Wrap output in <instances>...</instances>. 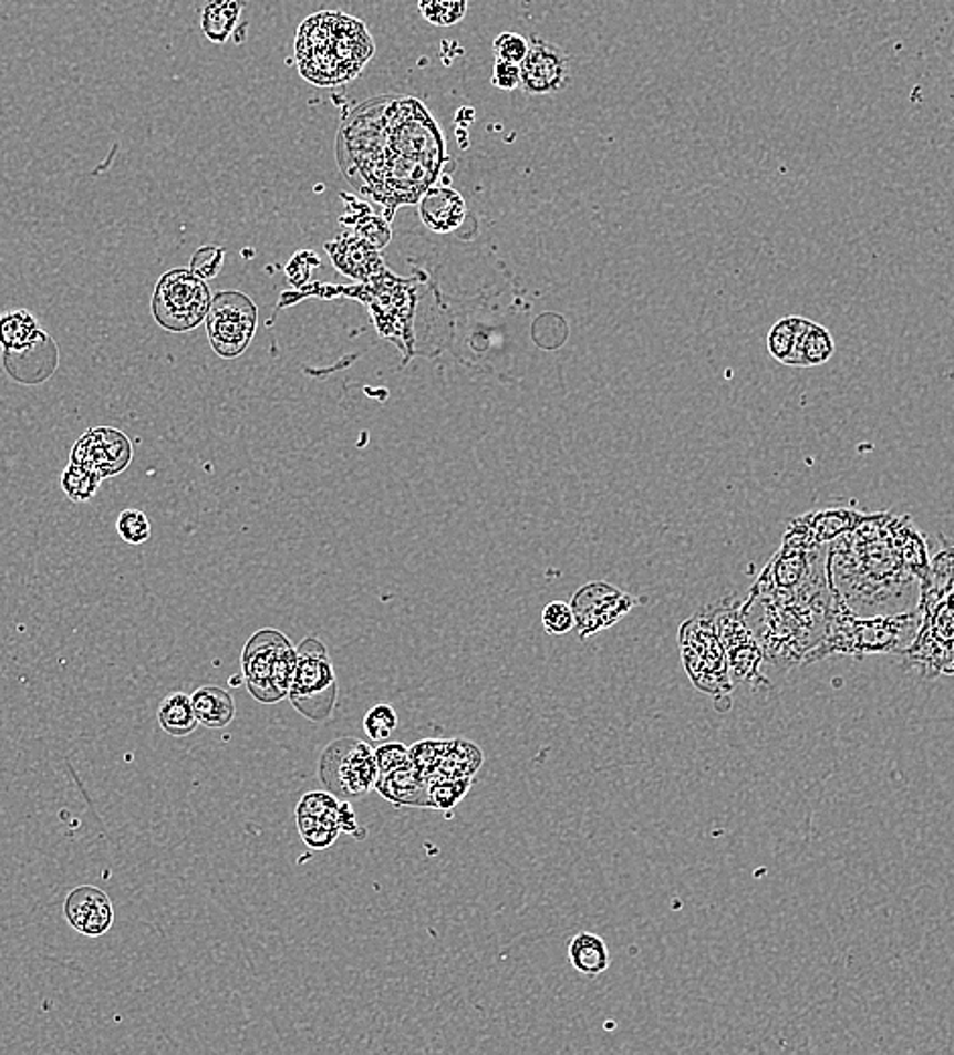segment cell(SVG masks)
Listing matches in <instances>:
<instances>
[{"instance_id": "cell-36", "label": "cell", "mask_w": 954, "mask_h": 1055, "mask_svg": "<svg viewBox=\"0 0 954 1055\" xmlns=\"http://www.w3.org/2000/svg\"><path fill=\"white\" fill-rule=\"evenodd\" d=\"M224 258H226V250L221 246H214V244L201 246L199 250H196V255L191 256L189 270L199 279H216L224 267Z\"/></svg>"}, {"instance_id": "cell-24", "label": "cell", "mask_w": 954, "mask_h": 1055, "mask_svg": "<svg viewBox=\"0 0 954 1055\" xmlns=\"http://www.w3.org/2000/svg\"><path fill=\"white\" fill-rule=\"evenodd\" d=\"M191 704L199 725L208 728L228 727L236 715L232 694L220 686H204L191 694Z\"/></svg>"}, {"instance_id": "cell-40", "label": "cell", "mask_w": 954, "mask_h": 1055, "mask_svg": "<svg viewBox=\"0 0 954 1055\" xmlns=\"http://www.w3.org/2000/svg\"><path fill=\"white\" fill-rule=\"evenodd\" d=\"M338 825H340V828H342V832H348V835H352V837L357 838V840L366 838V830H364V828H360V825H357V820H355L354 808H352V804H350L348 800L342 801V806H340V814H338Z\"/></svg>"}, {"instance_id": "cell-20", "label": "cell", "mask_w": 954, "mask_h": 1055, "mask_svg": "<svg viewBox=\"0 0 954 1055\" xmlns=\"http://www.w3.org/2000/svg\"><path fill=\"white\" fill-rule=\"evenodd\" d=\"M832 353H834V340H832L831 331L802 317L792 350L788 353L784 365L815 368V365L827 364Z\"/></svg>"}, {"instance_id": "cell-18", "label": "cell", "mask_w": 954, "mask_h": 1055, "mask_svg": "<svg viewBox=\"0 0 954 1055\" xmlns=\"http://www.w3.org/2000/svg\"><path fill=\"white\" fill-rule=\"evenodd\" d=\"M374 789L384 800L391 801L398 808H431L433 810L428 782L413 764L398 767L388 774H380Z\"/></svg>"}, {"instance_id": "cell-9", "label": "cell", "mask_w": 954, "mask_h": 1055, "mask_svg": "<svg viewBox=\"0 0 954 1055\" xmlns=\"http://www.w3.org/2000/svg\"><path fill=\"white\" fill-rule=\"evenodd\" d=\"M380 772L374 749L355 737L331 741L319 759V779L338 798H362L376 786Z\"/></svg>"}, {"instance_id": "cell-2", "label": "cell", "mask_w": 954, "mask_h": 1055, "mask_svg": "<svg viewBox=\"0 0 954 1055\" xmlns=\"http://www.w3.org/2000/svg\"><path fill=\"white\" fill-rule=\"evenodd\" d=\"M832 589L822 565L795 589L749 591L742 616L758 638L764 662L778 670L805 664L819 645L831 613Z\"/></svg>"}, {"instance_id": "cell-12", "label": "cell", "mask_w": 954, "mask_h": 1055, "mask_svg": "<svg viewBox=\"0 0 954 1055\" xmlns=\"http://www.w3.org/2000/svg\"><path fill=\"white\" fill-rule=\"evenodd\" d=\"M636 597L624 593L610 582H588L575 594L571 607L575 611V631L581 640L610 630L637 606Z\"/></svg>"}, {"instance_id": "cell-1", "label": "cell", "mask_w": 954, "mask_h": 1055, "mask_svg": "<svg viewBox=\"0 0 954 1055\" xmlns=\"http://www.w3.org/2000/svg\"><path fill=\"white\" fill-rule=\"evenodd\" d=\"M445 157L439 124L415 97L370 102L338 138L345 177L386 207L388 219L396 207L416 204L433 187Z\"/></svg>"}, {"instance_id": "cell-26", "label": "cell", "mask_w": 954, "mask_h": 1055, "mask_svg": "<svg viewBox=\"0 0 954 1055\" xmlns=\"http://www.w3.org/2000/svg\"><path fill=\"white\" fill-rule=\"evenodd\" d=\"M159 725L173 737H187L196 731L199 721L194 713L191 696L185 692H173L159 706Z\"/></svg>"}, {"instance_id": "cell-10", "label": "cell", "mask_w": 954, "mask_h": 1055, "mask_svg": "<svg viewBox=\"0 0 954 1055\" xmlns=\"http://www.w3.org/2000/svg\"><path fill=\"white\" fill-rule=\"evenodd\" d=\"M709 611L715 628L719 631L734 684L742 682L754 691L768 689L770 680L761 674L764 652L758 638L749 630L746 619L742 616V601L729 599L717 607H709Z\"/></svg>"}, {"instance_id": "cell-23", "label": "cell", "mask_w": 954, "mask_h": 1055, "mask_svg": "<svg viewBox=\"0 0 954 1055\" xmlns=\"http://www.w3.org/2000/svg\"><path fill=\"white\" fill-rule=\"evenodd\" d=\"M481 764H484V753L477 745L465 739H452L447 752L443 753L439 764L427 777L428 784L437 782V779L474 777Z\"/></svg>"}, {"instance_id": "cell-5", "label": "cell", "mask_w": 954, "mask_h": 1055, "mask_svg": "<svg viewBox=\"0 0 954 1055\" xmlns=\"http://www.w3.org/2000/svg\"><path fill=\"white\" fill-rule=\"evenodd\" d=\"M681 654L686 674L698 691L709 694L722 713L729 711L735 684L709 609L681 628Z\"/></svg>"}, {"instance_id": "cell-16", "label": "cell", "mask_w": 954, "mask_h": 1055, "mask_svg": "<svg viewBox=\"0 0 954 1055\" xmlns=\"http://www.w3.org/2000/svg\"><path fill=\"white\" fill-rule=\"evenodd\" d=\"M63 913L75 932L87 938L106 934L114 923V906L98 887H75L63 903Z\"/></svg>"}, {"instance_id": "cell-30", "label": "cell", "mask_w": 954, "mask_h": 1055, "mask_svg": "<svg viewBox=\"0 0 954 1055\" xmlns=\"http://www.w3.org/2000/svg\"><path fill=\"white\" fill-rule=\"evenodd\" d=\"M474 786V777H457V779H437L431 782V804L433 810H453L459 801L464 800L465 794Z\"/></svg>"}, {"instance_id": "cell-34", "label": "cell", "mask_w": 954, "mask_h": 1055, "mask_svg": "<svg viewBox=\"0 0 954 1055\" xmlns=\"http://www.w3.org/2000/svg\"><path fill=\"white\" fill-rule=\"evenodd\" d=\"M542 628L549 635H564L575 630V611L571 603L552 601L542 609Z\"/></svg>"}, {"instance_id": "cell-22", "label": "cell", "mask_w": 954, "mask_h": 1055, "mask_svg": "<svg viewBox=\"0 0 954 1055\" xmlns=\"http://www.w3.org/2000/svg\"><path fill=\"white\" fill-rule=\"evenodd\" d=\"M569 962L579 974L598 979L612 964L608 942L601 935L591 934V932L573 935L569 942Z\"/></svg>"}, {"instance_id": "cell-31", "label": "cell", "mask_w": 954, "mask_h": 1055, "mask_svg": "<svg viewBox=\"0 0 954 1055\" xmlns=\"http://www.w3.org/2000/svg\"><path fill=\"white\" fill-rule=\"evenodd\" d=\"M342 801L331 792H309L301 801L297 804V818H315V820H330L338 823Z\"/></svg>"}, {"instance_id": "cell-25", "label": "cell", "mask_w": 954, "mask_h": 1055, "mask_svg": "<svg viewBox=\"0 0 954 1055\" xmlns=\"http://www.w3.org/2000/svg\"><path fill=\"white\" fill-rule=\"evenodd\" d=\"M343 201L348 204V214L343 216L342 224H348L354 234L362 236L364 240H367L370 244H374L376 248H384L386 244L391 242L392 231L388 228V224L380 216H374L372 209L355 199L352 195L342 194Z\"/></svg>"}, {"instance_id": "cell-7", "label": "cell", "mask_w": 954, "mask_h": 1055, "mask_svg": "<svg viewBox=\"0 0 954 1055\" xmlns=\"http://www.w3.org/2000/svg\"><path fill=\"white\" fill-rule=\"evenodd\" d=\"M301 715L325 723L338 703V676L325 643L309 635L297 645V668L287 696Z\"/></svg>"}, {"instance_id": "cell-33", "label": "cell", "mask_w": 954, "mask_h": 1055, "mask_svg": "<svg viewBox=\"0 0 954 1055\" xmlns=\"http://www.w3.org/2000/svg\"><path fill=\"white\" fill-rule=\"evenodd\" d=\"M396 727H398V716L391 704H376L364 716V731L367 737L376 743L391 739Z\"/></svg>"}, {"instance_id": "cell-3", "label": "cell", "mask_w": 954, "mask_h": 1055, "mask_svg": "<svg viewBox=\"0 0 954 1055\" xmlns=\"http://www.w3.org/2000/svg\"><path fill=\"white\" fill-rule=\"evenodd\" d=\"M374 39L360 19L340 11H321L305 19L294 37L299 73L311 84H348L374 58Z\"/></svg>"}, {"instance_id": "cell-4", "label": "cell", "mask_w": 954, "mask_h": 1055, "mask_svg": "<svg viewBox=\"0 0 954 1055\" xmlns=\"http://www.w3.org/2000/svg\"><path fill=\"white\" fill-rule=\"evenodd\" d=\"M922 607L885 613L857 616L841 599L832 594L831 613L819 645L810 652L805 664H815L829 655L904 654L916 640L922 628Z\"/></svg>"}, {"instance_id": "cell-27", "label": "cell", "mask_w": 954, "mask_h": 1055, "mask_svg": "<svg viewBox=\"0 0 954 1055\" xmlns=\"http://www.w3.org/2000/svg\"><path fill=\"white\" fill-rule=\"evenodd\" d=\"M38 333V319L25 309H13L0 317V348L2 350L25 348Z\"/></svg>"}, {"instance_id": "cell-39", "label": "cell", "mask_w": 954, "mask_h": 1055, "mask_svg": "<svg viewBox=\"0 0 954 1055\" xmlns=\"http://www.w3.org/2000/svg\"><path fill=\"white\" fill-rule=\"evenodd\" d=\"M491 84L500 90H516L522 84V72H520V65L518 63H510V61L496 60L494 63V73H491Z\"/></svg>"}, {"instance_id": "cell-8", "label": "cell", "mask_w": 954, "mask_h": 1055, "mask_svg": "<svg viewBox=\"0 0 954 1055\" xmlns=\"http://www.w3.org/2000/svg\"><path fill=\"white\" fill-rule=\"evenodd\" d=\"M211 291L206 280L189 268H173L160 277L151 311L160 328L172 333H185L199 328L208 317Z\"/></svg>"}, {"instance_id": "cell-11", "label": "cell", "mask_w": 954, "mask_h": 1055, "mask_svg": "<svg viewBox=\"0 0 954 1055\" xmlns=\"http://www.w3.org/2000/svg\"><path fill=\"white\" fill-rule=\"evenodd\" d=\"M257 325V304L245 292L220 291L211 297L206 329L214 352L224 360H234L248 350Z\"/></svg>"}, {"instance_id": "cell-21", "label": "cell", "mask_w": 954, "mask_h": 1055, "mask_svg": "<svg viewBox=\"0 0 954 1055\" xmlns=\"http://www.w3.org/2000/svg\"><path fill=\"white\" fill-rule=\"evenodd\" d=\"M246 4L248 0H206L199 17L206 39L218 45L232 39L234 33L246 27L242 24Z\"/></svg>"}, {"instance_id": "cell-17", "label": "cell", "mask_w": 954, "mask_h": 1055, "mask_svg": "<svg viewBox=\"0 0 954 1055\" xmlns=\"http://www.w3.org/2000/svg\"><path fill=\"white\" fill-rule=\"evenodd\" d=\"M325 250L330 252L333 265L352 279L374 280L388 270L382 262L380 248L354 231H345L333 242L325 244Z\"/></svg>"}, {"instance_id": "cell-15", "label": "cell", "mask_w": 954, "mask_h": 1055, "mask_svg": "<svg viewBox=\"0 0 954 1055\" xmlns=\"http://www.w3.org/2000/svg\"><path fill=\"white\" fill-rule=\"evenodd\" d=\"M2 365L14 382L39 386L48 382L60 365V348L50 333L39 329L38 335L19 350H2Z\"/></svg>"}, {"instance_id": "cell-28", "label": "cell", "mask_w": 954, "mask_h": 1055, "mask_svg": "<svg viewBox=\"0 0 954 1055\" xmlns=\"http://www.w3.org/2000/svg\"><path fill=\"white\" fill-rule=\"evenodd\" d=\"M98 475L94 472H90L84 465H77V463H70L62 474V489L63 494L68 496V499H72L74 504H82V501H87V499L94 498L96 492L100 487Z\"/></svg>"}, {"instance_id": "cell-14", "label": "cell", "mask_w": 954, "mask_h": 1055, "mask_svg": "<svg viewBox=\"0 0 954 1055\" xmlns=\"http://www.w3.org/2000/svg\"><path fill=\"white\" fill-rule=\"evenodd\" d=\"M530 49L520 63L522 90L528 96H549L559 94L569 85L571 68L563 49L542 39H528Z\"/></svg>"}, {"instance_id": "cell-29", "label": "cell", "mask_w": 954, "mask_h": 1055, "mask_svg": "<svg viewBox=\"0 0 954 1055\" xmlns=\"http://www.w3.org/2000/svg\"><path fill=\"white\" fill-rule=\"evenodd\" d=\"M423 19L437 27L462 23L467 14V0H418Z\"/></svg>"}, {"instance_id": "cell-6", "label": "cell", "mask_w": 954, "mask_h": 1055, "mask_svg": "<svg viewBox=\"0 0 954 1055\" xmlns=\"http://www.w3.org/2000/svg\"><path fill=\"white\" fill-rule=\"evenodd\" d=\"M297 668V648L279 630H258L242 652V676L258 703L274 704L289 696Z\"/></svg>"}, {"instance_id": "cell-13", "label": "cell", "mask_w": 954, "mask_h": 1055, "mask_svg": "<svg viewBox=\"0 0 954 1055\" xmlns=\"http://www.w3.org/2000/svg\"><path fill=\"white\" fill-rule=\"evenodd\" d=\"M133 462V443L123 431L112 426L90 428L75 441L72 463L84 465L100 479L123 474Z\"/></svg>"}, {"instance_id": "cell-37", "label": "cell", "mask_w": 954, "mask_h": 1055, "mask_svg": "<svg viewBox=\"0 0 954 1055\" xmlns=\"http://www.w3.org/2000/svg\"><path fill=\"white\" fill-rule=\"evenodd\" d=\"M530 41L527 37L515 33V31H504L494 39V55L496 60L510 61V63H522L527 58Z\"/></svg>"}, {"instance_id": "cell-32", "label": "cell", "mask_w": 954, "mask_h": 1055, "mask_svg": "<svg viewBox=\"0 0 954 1055\" xmlns=\"http://www.w3.org/2000/svg\"><path fill=\"white\" fill-rule=\"evenodd\" d=\"M297 828L307 847L315 850L330 849L342 835V828L338 823L315 820V818H297Z\"/></svg>"}, {"instance_id": "cell-35", "label": "cell", "mask_w": 954, "mask_h": 1055, "mask_svg": "<svg viewBox=\"0 0 954 1055\" xmlns=\"http://www.w3.org/2000/svg\"><path fill=\"white\" fill-rule=\"evenodd\" d=\"M116 530L128 545H143L151 538V523H148L147 514L141 510H124L118 516Z\"/></svg>"}, {"instance_id": "cell-19", "label": "cell", "mask_w": 954, "mask_h": 1055, "mask_svg": "<svg viewBox=\"0 0 954 1055\" xmlns=\"http://www.w3.org/2000/svg\"><path fill=\"white\" fill-rule=\"evenodd\" d=\"M418 216L433 231L457 230L465 218V201L452 187H428L418 199Z\"/></svg>"}, {"instance_id": "cell-38", "label": "cell", "mask_w": 954, "mask_h": 1055, "mask_svg": "<svg viewBox=\"0 0 954 1055\" xmlns=\"http://www.w3.org/2000/svg\"><path fill=\"white\" fill-rule=\"evenodd\" d=\"M380 774H388L398 767L411 764V747L404 743H384L374 749Z\"/></svg>"}]
</instances>
